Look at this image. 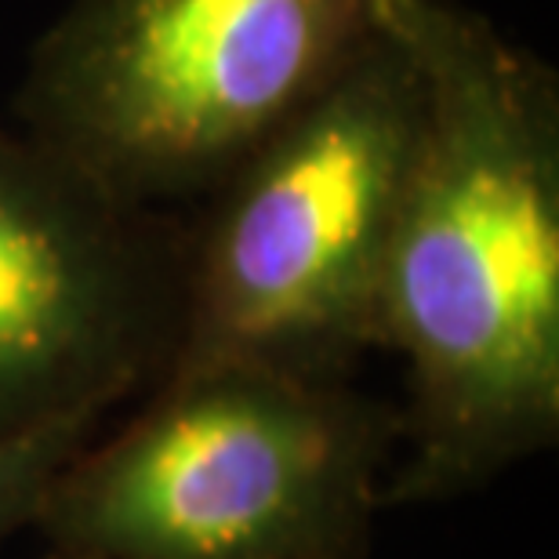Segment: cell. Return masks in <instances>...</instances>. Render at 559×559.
<instances>
[{"mask_svg":"<svg viewBox=\"0 0 559 559\" xmlns=\"http://www.w3.org/2000/svg\"><path fill=\"white\" fill-rule=\"evenodd\" d=\"M421 128L378 287L407 371L385 506L484 487L559 432V81L462 0H389Z\"/></svg>","mask_w":559,"mask_h":559,"instance_id":"obj_1","label":"cell"},{"mask_svg":"<svg viewBox=\"0 0 559 559\" xmlns=\"http://www.w3.org/2000/svg\"><path fill=\"white\" fill-rule=\"evenodd\" d=\"M400 447L349 378L178 360L51 479L33 527L92 559H360Z\"/></svg>","mask_w":559,"mask_h":559,"instance_id":"obj_2","label":"cell"},{"mask_svg":"<svg viewBox=\"0 0 559 559\" xmlns=\"http://www.w3.org/2000/svg\"><path fill=\"white\" fill-rule=\"evenodd\" d=\"M186 226L0 109V436L98 421L171 371Z\"/></svg>","mask_w":559,"mask_h":559,"instance_id":"obj_5","label":"cell"},{"mask_svg":"<svg viewBox=\"0 0 559 559\" xmlns=\"http://www.w3.org/2000/svg\"><path fill=\"white\" fill-rule=\"evenodd\" d=\"M48 559H92V556H76V552H62V549H51Z\"/></svg>","mask_w":559,"mask_h":559,"instance_id":"obj_7","label":"cell"},{"mask_svg":"<svg viewBox=\"0 0 559 559\" xmlns=\"http://www.w3.org/2000/svg\"><path fill=\"white\" fill-rule=\"evenodd\" d=\"M389 0H70L8 114L128 204L200 200L306 106Z\"/></svg>","mask_w":559,"mask_h":559,"instance_id":"obj_4","label":"cell"},{"mask_svg":"<svg viewBox=\"0 0 559 559\" xmlns=\"http://www.w3.org/2000/svg\"><path fill=\"white\" fill-rule=\"evenodd\" d=\"M421 128V73L385 26L204 197L186 229L178 360L349 378L378 349V287Z\"/></svg>","mask_w":559,"mask_h":559,"instance_id":"obj_3","label":"cell"},{"mask_svg":"<svg viewBox=\"0 0 559 559\" xmlns=\"http://www.w3.org/2000/svg\"><path fill=\"white\" fill-rule=\"evenodd\" d=\"M98 432V421H59L0 436V545L33 527L59 468Z\"/></svg>","mask_w":559,"mask_h":559,"instance_id":"obj_6","label":"cell"}]
</instances>
